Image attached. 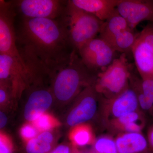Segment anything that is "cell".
Here are the masks:
<instances>
[{
  "label": "cell",
  "mask_w": 153,
  "mask_h": 153,
  "mask_svg": "<svg viewBox=\"0 0 153 153\" xmlns=\"http://www.w3.org/2000/svg\"><path fill=\"white\" fill-rule=\"evenodd\" d=\"M33 125L38 131H47L59 125V123L53 116L44 113L33 122Z\"/></svg>",
  "instance_id": "cell-21"
},
{
  "label": "cell",
  "mask_w": 153,
  "mask_h": 153,
  "mask_svg": "<svg viewBox=\"0 0 153 153\" xmlns=\"http://www.w3.org/2000/svg\"><path fill=\"white\" fill-rule=\"evenodd\" d=\"M24 110L26 120L34 122L49 109L54 97L51 88L41 87L32 89Z\"/></svg>",
  "instance_id": "cell-11"
},
{
  "label": "cell",
  "mask_w": 153,
  "mask_h": 153,
  "mask_svg": "<svg viewBox=\"0 0 153 153\" xmlns=\"http://www.w3.org/2000/svg\"><path fill=\"white\" fill-rule=\"evenodd\" d=\"M72 153H78V152H76V151H73V152H72Z\"/></svg>",
  "instance_id": "cell-32"
},
{
  "label": "cell",
  "mask_w": 153,
  "mask_h": 153,
  "mask_svg": "<svg viewBox=\"0 0 153 153\" xmlns=\"http://www.w3.org/2000/svg\"><path fill=\"white\" fill-rule=\"evenodd\" d=\"M125 131L128 133H140L142 129V126L137 122L127 124L122 126Z\"/></svg>",
  "instance_id": "cell-27"
},
{
  "label": "cell",
  "mask_w": 153,
  "mask_h": 153,
  "mask_svg": "<svg viewBox=\"0 0 153 153\" xmlns=\"http://www.w3.org/2000/svg\"><path fill=\"white\" fill-rule=\"evenodd\" d=\"M53 144L34 138L28 141L26 146L27 153H49L53 149Z\"/></svg>",
  "instance_id": "cell-20"
},
{
  "label": "cell",
  "mask_w": 153,
  "mask_h": 153,
  "mask_svg": "<svg viewBox=\"0 0 153 153\" xmlns=\"http://www.w3.org/2000/svg\"><path fill=\"white\" fill-rule=\"evenodd\" d=\"M97 75L87 68L74 50L69 60L50 76L54 97L61 102L70 101L82 88L94 85Z\"/></svg>",
  "instance_id": "cell-2"
},
{
  "label": "cell",
  "mask_w": 153,
  "mask_h": 153,
  "mask_svg": "<svg viewBox=\"0 0 153 153\" xmlns=\"http://www.w3.org/2000/svg\"><path fill=\"white\" fill-rule=\"evenodd\" d=\"M118 153H141L147 149L148 142L140 133H128L119 136L115 140Z\"/></svg>",
  "instance_id": "cell-15"
},
{
  "label": "cell",
  "mask_w": 153,
  "mask_h": 153,
  "mask_svg": "<svg viewBox=\"0 0 153 153\" xmlns=\"http://www.w3.org/2000/svg\"><path fill=\"white\" fill-rule=\"evenodd\" d=\"M130 28L125 19L118 13H114L104 22L99 37L107 42L124 30Z\"/></svg>",
  "instance_id": "cell-16"
},
{
  "label": "cell",
  "mask_w": 153,
  "mask_h": 153,
  "mask_svg": "<svg viewBox=\"0 0 153 153\" xmlns=\"http://www.w3.org/2000/svg\"><path fill=\"white\" fill-rule=\"evenodd\" d=\"M140 115L136 111L127 114L119 118L116 120L118 124L120 125L121 126L132 123L137 122V121L139 119Z\"/></svg>",
  "instance_id": "cell-25"
},
{
  "label": "cell",
  "mask_w": 153,
  "mask_h": 153,
  "mask_svg": "<svg viewBox=\"0 0 153 153\" xmlns=\"http://www.w3.org/2000/svg\"><path fill=\"white\" fill-rule=\"evenodd\" d=\"M35 76L27 64L10 55L0 54V82L10 83L13 95L24 90Z\"/></svg>",
  "instance_id": "cell-8"
},
{
  "label": "cell",
  "mask_w": 153,
  "mask_h": 153,
  "mask_svg": "<svg viewBox=\"0 0 153 153\" xmlns=\"http://www.w3.org/2000/svg\"><path fill=\"white\" fill-rule=\"evenodd\" d=\"M16 16L11 1L0 0V54L10 55L26 64L17 46L15 28Z\"/></svg>",
  "instance_id": "cell-6"
},
{
  "label": "cell",
  "mask_w": 153,
  "mask_h": 153,
  "mask_svg": "<svg viewBox=\"0 0 153 153\" xmlns=\"http://www.w3.org/2000/svg\"><path fill=\"white\" fill-rule=\"evenodd\" d=\"M94 149L98 153H118L115 141L108 137H102L96 141Z\"/></svg>",
  "instance_id": "cell-22"
},
{
  "label": "cell",
  "mask_w": 153,
  "mask_h": 153,
  "mask_svg": "<svg viewBox=\"0 0 153 153\" xmlns=\"http://www.w3.org/2000/svg\"><path fill=\"white\" fill-rule=\"evenodd\" d=\"M21 19L15 28L21 56L36 76H51L76 50L70 41L66 17Z\"/></svg>",
  "instance_id": "cell-1"
},
{
  "label": "cell",
  "mask_w": 153,
  "mask_h": 153,
  "mask_svg": "<svg viewBox=\"0 0 153 153\" xmlns=\"http://www.w3.org/2000/svg\"><path fill=\"white\" fill-rule=\"evenodd\" d=\"M70 138L75 146H83L92 142L93 136L90 127L82 124L74 127Z\"/></svg>",
  "instance_id": "cell-19"
},
{
  "label": "cell",
  "mask_w": 153,
  "mask_h": 153,
  "mask_svg": "<svg viewBox=\"0 0 153 153\" xmlns=\"http://www.w3.org/2000/svg\"><path fill=\"white\" fill-rule=\"evenodd\" d=\"M148 140L150 147L153 151V126L150 128L148 133Z\"/></svg>",
  "instance_id": "cell-31"
},
{
  "label": "cell",
  "mask_w": 153,
  "mask_h": 153,
  "mask_svg": "<svg viewBox=\"0 0 153 153\" xmlns=\"http://www.w3.org/2000/svg\"><path fill=\"white\" fill-rule=\"evenodd\" d=\"M7 118L6 114L4 113L1 111L0 112V128H3L7 124Z\"/></svg>",
  "instance_id": "cell-30"
},
{
  "label": "cell",
  "mask_w": 153,
  "mask_h": 153,
  "mask_svg": "<svg viewBox=\"0 0 153 153\" xmlns=\"http://www.w3.org/2000/svg\"><path fill=\"white\" fill-rule=\"evenodd\" d=\"M131 53L142 79H153V52L147 44L138 37Z\"/></svg>",
  "instance_id": "cell-13"
},
{
  "label": "cell",
  "mask_w": 153,
  "mask_h": 153,
  "mask_svg": "<svg viewBox=\"0 0 153 153\" xmlns=\"http://www.w3.org/2000/svg\"><path fill=\"white\" fill-rule=\"evenodd\" d=\"M20 133L23 139L27 142L37 137L38 130L33 125L26 124L22 126Z\"/></svg>",
  "instance_id": "cell-24"
},
{
  "label": "cell",
  "mask_w": 153,
  "mask_h": 153,
  "mask_svg": "<svg viewBox=\"0 0 153 153\" xmlns=\"http://www.w3.org/2000/svg\"></svg>",
  "instance_id": "cell-33"
},
{
  "label": "cell",
  "mask_w": 153,
  "mask_h": 153,
  "mask_svg": "<svg viewBox=\"0 0 153 153\" xmlns=\"http://www.w3.org/2000/svg\"><path fill=\"white\" fill-rule=\"evenodd\" d=\"M13 146L11 141L5 134L0 135V153H13Z\"/></svg>",
  "instance_id": "cell-26"
},
{
  "label": "cell",
  "mask_w": 153,
  "mask_h": 153,
  "mask_svg": "<svg viewBox=\"0 0 153 153\" xmlns=\"http://www.w3.org/2000/svg\"><path fill=\"white\" fill-rule=\"evenodd\" d=\"M139 34L136 33L134 30L128 28L119 33L107 43L115 52L127 55V53L131 52Z\"/></svg>",
  "instance_id": "cell-17"
},
{
  "label": "cell",
  "mask_w": 153,
  "mask_h": 153,
  "mask_svg": "<svg viewBox=\"0 0 153 153\" xmlns=\"http://www.w3.org/2000/svg\"><path fill=\"white\" fill-rule=\"evenodd\" d=\"M73 150L70 146L68 145L61 144L59 145L49 153H72Z\"/></svg>",
  "instance_id": "cell-28"
},
{
  "label": "cell",
  "mask_w": 153,
  "mask_h": 153,
  "mask_svg": "<svg viewBox=\"0 0 153 153\" xmlns=\"http://www.w3.org/2000/svg\"><path fill=\"white\" fill-rule=\"evenodd\" d=\"M130 65L126 54L115 58L104 71L98 73L94 87L100 94L111 99L129 87Z\"/></svg>",
  "instance_id": "cell-3"
},
{
  "label": "cell",
  "mask_w": 153,
  "mask_h": 153,
  "mask_svg": "<svg viewBox=\"0 0 153 153\" xmlns=\"http://www.w3.org/2000/svg\"><path fill=\"white\" fill-rule=\"evenodd\" d=\"M66 19L69 38L78 51L83 45L99 35L104 22L73 5L68 1Z\"/></svg>",
  "instance_id": "cell-4"
},
{
  "label": "cell",
  "mask_w": 153,
  "mask_h": 153,
  "mask_svg": "<svg viewBox=\"0 0 153 153\" xmlns=\"http://www.w3.org/2000/svg\"><path fill=\"white\" fill-rule=\"evenodd\" d=\"M139 105L146 111H153V79H142L140 87L137 88Z\"/></svg>",
  "instance_id": "cell-18"
},
{
  "label": "cell",
  "mask_w": 153,
  "mask_h": 153,
  "mask_svg": "<svg viewBox=\"0 0 153 153\" xmlns=\"http://www.w3.org/2000/svg\"><path fill=\"white\" fill-rule=\"evenodd\" d=\"M139 37L145 42L153 52V22H149L140 33Z\"/></svg>",
  "instance_id": "cell-23"
},
{
  "label": "cell",
  "mask_w": 153,
  "mask_h": 153,
  "mask_svg": "<svg viewBox=\"0 0 153 153\" xmlns=\"http://www.w3.org/2000/svg\"><path fill=\"white\" fill-rule=\"evenodd\" d=\"M17 14L27 18L57 19L65 17L68 1L18 0L12 1Z\"/></svg>",
  "instance_id": "cell-5"
},
{
  "label": "cell",
  "mask_w": 153,
  "mask_h": 153,
  "mask_svg": "<svg viewBox=\"0 0 153 153\" xmlns=\"http://www.w3.org/2000/svg\"><path fill=\"white\" fill-rule=\"evenodd\" d=\"M37 137L38 138L46 142L53 144L54 140L53 136L52 134L49 131L42 132L37 136Z\"/></svg>",
  "instance_id": "cell-29"
},
{
  "label": "cell",
  "mask_w": 153,
  "mask_h": 153,
  "mask_svg": "<svg viewBox=\"0 0 153 153\" xmlns=\"http://www.w3.org/2000/svg\"><path fill=\"white\" fill-rule=\"evenodd\" d=\"M70 2L86 13L105 22L117 11L119 0H70Z\"/></svg>",
  "instance_id": "cell-12"
},
{
  "label": "cell",
  "mask_w": 153,
  "mask_h": 153,
  "mask_svg": "<svg viewBox=\"0 0 153 153\" xmlns=\"http://www.w3.org/2000/svg\"><path fill=\"white\" fill-rule=\"evenodd\" d=\"M117 10L133 30L143 21L153 22V0H119Z\"/></svg>",
  "instance_id": "cell-9"
},
{
  "label": "cell",
  "mask_w": 153,
  "mask_h": 153,
  "mask_svg": "<svg viewBox=\"0 0 153 153\" xmlns=\"http://www.w3.org/2000/svg\"><path fill=\"white\" fill-rule=\"evenodd\" d=\"M97 92L94 85L85 88L79 95L77 104L68 114L66 122L71 127L82 124L94 116L97 109Z\"/></svg>",
  "instance_id": "cell-10"
},
{
  "label": "cell",
  "mask_w": 153,
  "mask_h": 153,
  "mask_svg": "<svg viewBox=\"0 0 153 153\" xmlns=\"http://www.w3.org/2000/svg\"><path fill=\"white\" fill-rule=\"evenodd\" d=\"M111 100L110 112L116 119L124 115L136 111L139 105L136 93L129 86L128 88Z\"/></svg>",
  "instance_id": "cell-14"
},
{
  "label": "cell",
  "mask_w": 153,
  "mask_h": 153,
  "mask_svg": "<svg viewBox=\"0 0 153 153\" xmlns=\"http://www.w3.org/2000/svg\"></svg>",
  "instance_id": "cell-34"
},
{
  "label": "cell",
  "mask_w": 153,
  "mask_h": 153,
  "mask_svg": "<svg viewBox=\"0 0 153 153\" xmlns=\"http://www.w3.org/2000/svg\"><path fill=\"white\" fill-rule=\"evenodd\" d=\"M78 52L87 68L98 74L111 64L116 52L106 41L98 37L83 45Z\"/></svg>",
  "instance_id": "cell-7"
}]
</instances>
